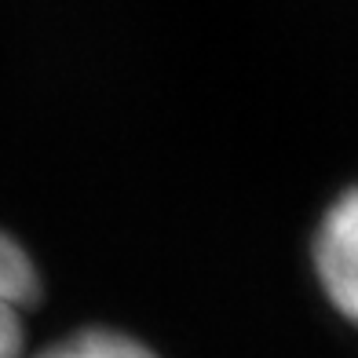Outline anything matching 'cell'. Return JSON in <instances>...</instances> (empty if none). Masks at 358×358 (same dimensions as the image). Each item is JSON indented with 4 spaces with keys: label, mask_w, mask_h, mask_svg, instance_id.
I'll list each match as a JSON object with an SVG mask.
<instances>
[{
    "label": "cell",
    "mask_w": 358,
    "mask_h": 358,
    "mask_svg": "<svg viewBox=\"0 0 358 358\" xmlns=\"http://www.w3.org/2000/svg\"><path fill=\"white\" fill-rule=\"evenodd\" d=\"M311 264L333 311L358 329V187L344 190L322 213L311 241Z\"/></svg>",
    "instance_id": "6da1fadb"
},
{
    "label": "cell",
    "mask_w": 358,
    "mask_h": 358,
    "mask_svg": "<svg viewBox=\"0 0 358 358\" xmlns=\"http://www.w3.org/2000/svg\"><path fill=\"white\" fill-rule=\"evenodd\" d=\"M41 300V271L22 241L0 231V358L26 355V315Z\"/></svg>",
    "instance_id": "7a4b0ae2"
},
{
    "label": "cell",
    "mask_w": 358,
    "mask_h": 358,
    "mask_svg": "<svg viewBox=\"0 0 358 358\" xmlns=\"http://www.w3.org/2000/svg\"><path fill=\"white\" fill-rule=\"evenodd\" d=\"M34 358H157L143 340L117 329H80L48 344Z\"/></svg>",
    "instance_id": "3957f363"
}]
</instances>
